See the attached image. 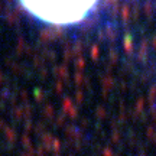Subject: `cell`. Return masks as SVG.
<instances>
[{
    "mask_svg": "<svg viewBox=\"0 0 156 156\" xmlns=\"http://www.w3.org/2000/svg\"><path fill=\"white\" fill-rule=\"evenodd\" d=\"M19 3L41 22L55 26H71L88 16L98 0H19Z\"/></svg>",
    "mask_w": 156,
    "mask_h": 156,
    "instance_id": "cell-1",
    "label": "cell"
}]
</instances>
